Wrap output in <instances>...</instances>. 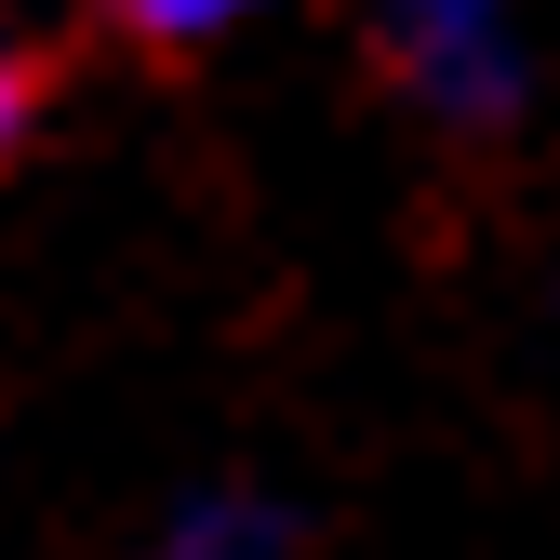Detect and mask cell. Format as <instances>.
Listing matches in <instances>:
<instances>
[{
	"label": "cell",
	"instance_id": "obj_4",
	"mask_svg": "<svg viewBox=\"0 0 560 560\" xmlns=\"http://www.w3.org/2000/svg\"><path fill=\"white\" fill-rule=\"evenodd\" d=\"M40 107H54V54H40L27 27H0V161L40 133Z\"/></svg>",
	"mask_w": 560,
	"mask_h": 560
},
{
	"label": "cell",
	"instance_id": "obj_1",
	"mask_svg": "<svg viewBox=\"0 0 560 560\" xmlns=\"http://www.w3.org/2000/svg\"><path fill=\"white\" fill-rule=\"evenodd\" d=\"M361 40L387 67V94L441 133H508L534 107V40H521V0H361Z\"/></svg>",
	"mask_w": 560,
	"mask_h": 560
},
{
	"label": "cell",
	"instance_id": "obj_2",
	"mask_svg": "<svg viewBox=\"0 0 560 560\" xmlns=\"http://www.w3.org/2000/svg\"><path fill=\"white\" fill-rule=\"evenodd\" d=\"M148 560H294V521H280L267 494H187L148 534Z\"/></svg>",
	"mask_w": 560,
	"mask_h": 560
},
{
	"label": "cell",
	"instance_id": "obj_3",
	"mask_svg": "<svg viewBox=\"0 0 560 560\" xmlns=\"http://www.w3.org/2000/svg\"><path fill=\"white\" fill-rule=\"evenodd\" d=\"M94 14L133 40V54H200V40H228V27H254L267 0H94Z\"/></svg>",
	"mask_w": 560,
	"mask_h": 560
}]
</instances>
